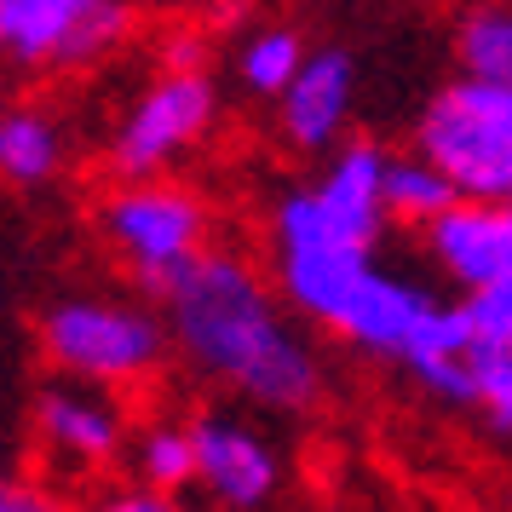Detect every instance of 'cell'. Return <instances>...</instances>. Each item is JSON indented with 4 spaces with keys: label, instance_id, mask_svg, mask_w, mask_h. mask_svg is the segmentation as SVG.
I'll list each match as a JSON object with an SVG mask.
<instances>
[{
    "label": "cell",
    "instance_id": "cell-3",
    "mask_svg": "<svg viewBox=\"0 0 512 512\" xmlns=\"http://www.w3.org/2000/svg\"><path fill=\"white\" fill-rule=\"evenodd\" d=\"M35 346L52 374L93 380V386H144L156 380L173 351L162 305L150 311L139 300L116 294H64L35 317Z\"/></svg>",
    "mask_w": 512,
    "mask_h": 512
},
{
    "label": "cell",
    "instance_id": "cell-17",
    "mask_svg": "<svg viewBox=\"0 0 512 512\" xmlns=\"http://www.w3.org/2000/svg\"><path fill=\"white\" fill-rule=\"evenodd\" d=\"M455 64L512 87V0H472L455 18Z\"/></svg>",
    "mask_w": 512,
    "mask_h": 512
},
{
    "label": "cell",
    "instance_id": "cell-24",
    "mask_svg": "<svg viewBox=\"0 0 512 512\" xmlns=\"http://www.w3.org/2000/svg\"><path fill=\"white\" fill-rule=\"evenodd\" d=\"M495 357H512V351H495Z\"/></svg>",
    "mask_w": 512,
    "mask_h": 512
},
{
    "label": "cell",
    "instance_id": "cell-12",
    "mask_svg": "<svg viewBox=\"0 0 512 512\" xmlns=\"http://www.w3.org/2000/svg\"><path fill=\"white\" fill-rule=\"evenodd\" d=\"M351 110H357V64L351 52L323 47L305 58L288 93L277 98V133L300 156H328L334 144H346Z\"/></svg>",
    "mask_w": 512,
    "mask_h": 512
},
{
    "label": "cell",
    "instance_id": "cell-21",
    "mask_svg": "<svg viewBox=\"0 0 512 512\" xmlns=\"http://www.w3.org/2000/svg\"><path fill=\"white\" fill-rule=\"evenodd\" d=\"M478 415L489 420L495 438L512 443V357H495L489 363V386H484V409Z\"/></svg>",
    "mask_w": 512,
    "mask_h": 512
},
{
    "label": "cell",
    "instance_id": "cell-15",
    "mask_svg": "<svg viewBox=\"0 0 512 512\" xmlns=\"http://www.w3.org/2000/svg\"><path fill=\"white\" fill-rule=\"evenodd\" d=\"M64 127L47 116V110H35V104H12L6 116H0V179L18 190H41L58 179V167H64Z\"/></svg>",
    "mask_w": 512,
    "mask_h": 512
},
{
    "label": "cell",
    "instance_id": "cell-11",
    "mask_svg": "<svg viewBox=\"0 0 512 512\" xmlns=\"http://www.w3.org/2000/svg\"><path fill=\"white\" fill-rule=\"evenodd\" d=\"M420 236L438 277L461 288L466 300L512 277V202H455Z\"/></svg>",
    "mask_w": 512,
    "mask_h": 512
},
{
    "label": "cell",
    "instance_id": "cell-9",
    "mask_svg": "<svg viewBox=\"0 0 512 512\" xmlns=\"http://www.w3.org/2000/svg\"><path fill=\"white\" fill-rule=\"evenodd\" d=\"M397 363L443 409H484L495 346H489L472 300L461 294V300H432V311L409 334V346L397 351Z\"/></svg>",
    "mask_w": 512,
    "mask_h": 512
},
{
    "label": "cell",
    "instance_id": "cell-22",
    "mask_svg": "<svg viewBox=\"0 0 512 512\" xmlns=\"http://www.w3.org/2000/svg\"><path fill=\"white\" fill-rule=\"evenodd\" d=\"M0 512H70V501L47 484H6L0 489Z\"/></svg>",
    "mask_w": 512,
    "mask_h": 512
},
{
    "label": "cell",
    "instance_id": "cell-19",
    "mask_svg": "<svg viewBox=\"0 0 512 512\" xmlns=\"http://www.w3.org/2000/svg\"><path fill=\"white\" fill-rule=\"evenodd\" d=\"M311 58V47L300 41V29H282V24H271V29H254L242 47H236V81L248 87L254 98H271L277 104L282 93H288V81L300 75V64Z\"/></svg>",
    "mask_w": 512,
    "mask_h": 512
},
{
    "label": "cell",
    "instance_id": "cell-20",
    "mask_svg": "<svg viewBox=\"0 0 512 512\" xmlns=\"http://www.w3.org/2000/svg\"><path fill=\"white\" fill-rule=\"evenodd\" d=\"M87 512H185L179 507V495L173 489H156V484H110L98 489L93 501H87Z\"/></svg>",
    "mask_w": 512,
    "mask_h": 512
},
{
    "label": "cell",
    "instance_id": "cell-2",
    "mask_svg": "<svg viewBox=\"0 0 512 512\" xmlns=\"http://www.w3.org/2000/svg\"><path fill=\"white\" fill-rule=\"evenodd\" d=\"M265 236H271V282L288 311L323 334H340L357 294L380 271V248L340 231L317 190H282Z\"/></svg>",
    "mask_w": 512,
    "mask_h": 512
},
{
    "label": "cell",
    "instance_id": "cell-6",
    "mask_svg": "<svg viewBox=\"0 0 512 512\" xmlns=\"http://www.w3.org/2000/svg\"><path fill=\"white\" fill-rule=\"evenodd\" d=\"M213 116H219V87L208 81V70H162L110 127L104 167L116 179H162L208 139Z\"/></svg>",
    "mask_w": 512,
    "mask_h": 512
},
{
    "label": "cell",
    "instance_id": "cell-4",
    "mask_svg": "<svg viewBox=\"0 0 512 512\" xmlns=\"http://www.w3.org/2000/svg\"><path fill=\"white\" fill-rule=\"evenodd\" d=\"M409 139L461 202H512V87L472 70L449 75L420 104Z\"/></svg>",
    "mask_w": 512,
    "mask_h": 512
},
{
    "label": "cell",
    "instance_id": "cell-1",
    "mask_svg": "<svg viewBox=\"0 0 512 512\" xmlns=\"http://www.w3.org/2000/svg\"><path fill=\"white\" fill-rule=\"evenodd\" d=\"M173 351L196 380L242 397L259 415H311L323 397V351L277 282L231 248H202L162 300Z\"/></svg>",
    "mask_w": 512,
    "mask_h": 512
},
{
    "label": "cell",
    "instance_id": "cell-13",
    "mask_svg": "<svg viewBox=\"0 0 512 512\" xmlns=\"http://www.w3.org/2000/svg\"><path fill=\"white\" fill-rule=\"evenodd\" d=\"M386 167L392 156L380 150L374 139H346L328 150L323 173H317V202L328 208V219L340 225V231L363 236V242H386L392 231V208H386Z\"/></svg>",
    "mask_w": 512,
    "mask_h": 512
},
{
    "label": "cell",
    "instance_id": "cell-7",
    "mask_svg": "<svg viewBox=\"0 0 512 512\" xmlns=\"http://www.w3.org/2000/svg\"><path fill=\"white\" fill-rule=\"evenodd\" d=\"M127 0H0V52L18 70H87L127 41Z\"/></svg>",
    "mask_w": 512,
    "mask_h": 512
},
{
    "label": "cell",
    "instance_id": "cell-18",
    "mask_svg": "<svg viewBox=\"0 0 512 512\" xmlns=\"http://www.w3.org/2000/svg\"><path fill=\"white\" fill-rule=\"evenodd\" d=\"M455 202H461L455 185H449L420 150L392 156V167H386V208H392V225H403V231H426V225L443 219Z\"/></svg>",
    "mask_w": 512,
    "mask_h": 512
},
{
    "label": "cell",
    "instance_id": "cell-5",
    "mask_svg": "<svg viewBox=\"0 0 512 512\" xmlns=\"http://www.w3.org/2000/svg\"><path fill=\"white\" fill-rule=\"evenodd\" d=\"M98 236L110 242V254L133 271L150 300H162L167 282L185 271L190 259L208 248V208L202 196L167 179H121L98 202Z\"/></svg>",
    "mask_w": 512,
    "mask_h": 512
},
{
    "label": "cell",
    "instance_id": "cell-16",
    "mask_svg": "<svg viewBox=\"0 0 512 512\" xmlns=\"http://www.w3.org/2000/svg\"><path fill=\"white\" fill-rule=\"evenodd\" d=\"M121 466H127L139 484L185 495V489H196V438H190V426H179V420H150V426L133 432Z\"/></svg>",
    "mask_w": 512,
    "mask_h": 512
},
{
    "label": "cell",
    "instance_id": "cell-8",
    "mask_svg": "<svg viewBox=\"0 0 512 512\" xmlns=\"http://www.w3.org/2000/svg\"><path fill=\"white\" fill-rule=\"evenodd\" d=\"M29 426H35L41 455L58 472H81V478L127 461V443H133L127 403L116 386H93V380H70V374H52L35 392Z\"/></svg>",
    "mask_w": 512,
    "mask_h": 512
},
{
    "label": "cell",
    "instance_id": "cell-10",
    "mask_svg": "<svg viewBox=\"0 0 512 512\" xmlns=\"http://www.w3.org/2000/svg\"><path fill=\"white\" fill-rule=\"evenodd\" d=\"M196 438V489L219 512H265L282 489V455L254 420L202 409L190 420Z\"/></svg>",
    "mask_w": 512,
    "mask_h": 512
},
{
    "label": "cell",
    "instance_id": "cell-23",
    "mask_svg": "<svg viewBox=\"0 0 512 512\" xmlns=\"http://www.w3.org/2000/svg\"><path fill=\"white\" fill-rule=\"evenodd\" d=\"M162 70H208V41L202 35H173L167 41V58H162Z\"/></svg>",
    "mask_w": 512,
    "mask_h": 512
},
{
    "label": "cell",
    "instance_id": "cell-14",
    "mask_svg": "<svg viewBox=\"0 0 512 512\" xmlns=\"http://www.w3.org/2000/svg\"><path fill=\"white\" fill-rule=\"evenodd\" d=\"M426 311H432V294L415 277H403L397 265H380L369 277V288L357 294V305H351L340 340L351 351H363V357H397Z\"/></svg>",
    "mask_w": 512,
    "mask_h": 512
}]
</instances>
